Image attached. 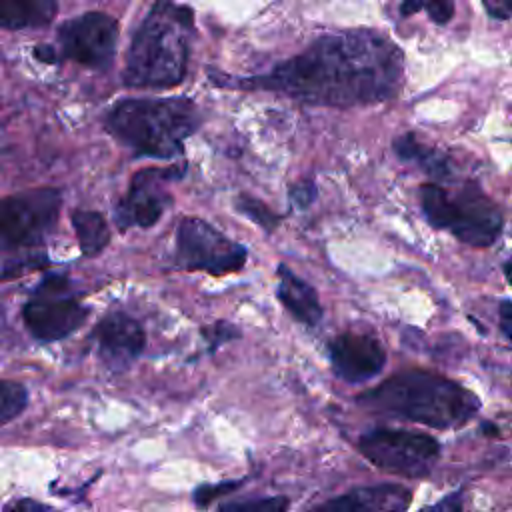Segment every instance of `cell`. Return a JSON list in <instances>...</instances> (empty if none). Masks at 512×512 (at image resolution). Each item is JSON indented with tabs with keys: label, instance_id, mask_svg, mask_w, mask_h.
I'll return each instance as SVG.
<instances>
[{
	"label": "cell",
	"instance_id": "1",
	"mask_svg": "<svg viewBox=\"0 0 512 512\" xmlns=\"http://www.w3.org/2000/svg\"><path fill=\"white\" fill-rule=\"evenodd\" d=\"M220 86L272 90L322 106H358L392 98L402 84V52L374 30L318 38L274 70L248 78H214Z\"/></svg>",
	"mask_w": 512,
	"mask_h": 512
},
{
	"label": "cell",
	"instance_id": "2",
	"mask_svg": "<svg viewBox=\"0 0 512 512\" xmlns=\"http://www.w3.org/2000/svg\"><path fill=\"white\" fill-rule=\"evenodd\" d=\"M356 402L370 412L430 428L462 426L480 408V400L472 390L426 370L398 372L360 394Z\"/></svg>",
	"mask_w": 512,
	"mask_h": 512
},
{
	"label": "cell",
	"instance_id": "3",
	"mask_svg": "<svg viewBox=\"0 0 512 512\" xmlns=\"http://www.w3.org/2000/svg\"><path fill=\"white\" fill-rule=\"evenodd\" d=\"M194 14L174 0H156L126 54L124 84L168 88L182 82L188 64V34Z\"/></svg>",
	"mask_w": 512,
	"mask_h": 512
},
{
	"label": "cell",
	"instance_id": "4",
	"mask_svg": "<svg viewBox=\"0 0 512 512\" xmlns=\"http://www.w3.org/2000/svg\"><path fill=\"white\" fill-rule=\"evenodd\" d=\"M200 112L190 98H128L106 116L108 132L144 156L174 158L196 132Z\"/></svg>",
	"mask_w": 512,
	"mask_h": 512
},
{
	"label": "cell",
	"instance_id": "5",
	"mask_svg": "<svg viewBox=\"0 0 512 512\" xmlns=\"http://www.w3.org/2000/svg\"><path fill=\"white\" fill-rule=\"evenodd\" d=\"M420 206L430 226L448 230L468 246L486 248L500 236L502 214L476 184H464L456 194L438 184H424Z\"/></svg>",
	"mask_w": 512,
	"mask_h": 512
},
{
	"label": "cell",
	"instance_id": "6",
	"mask_svg": "<svg viewBox=\"0 0 512 512\" xmlns=\"http://www.w3.org/2000/svg\"><path fill=\"white\" fill-rule=\"evenodd\" d=\"M86 318L88 308L64 274H46L22 306L24 326L40 342H58L70 336Z\"/></svg>",
	"mask_w": 512,
	"mask_h": 512
},
{
	"label": "cell",
	"instance_id": "7",
	"mask_svg": "<svg viewBox=\"0 0 512 512\" xmlns=\"http://www.w3.org/2000/svg\"><path fill=\"white\" fill-rule=\"evenodd\" d=\"M62 194L36 188L6 196L0 206V246L4 252L42 246L56 226Z\"/></svg>",
	"mask_w": 512,
	"mask_h": 512
},
{
	"label": "cell",
	"instance_id": "8",
	"mask_svg": "<svg viewBox=\"0 0 512 512\" xmlns=\"http://www.w3.org/2000/svg\"><path fill=\"white\" fill-rule=\"evenodd\" d=\"M358 450L376 468L410 478L426 476L440 456V444L422 432L372 428L358 440Z\"/></svg>",
	"mask_w": 512,
	"mask_h": 512
},
{
	"label": "cell",
	"instance_id": "9",
	"mask_svg": "<svg viewBox=\"0 0 512 512\" xmlns=\"http://www.w3.org/2000/svg\"><path fill=\"white\" fill-rule=\"evenodd\" d=\"M246 246L230 240L202 218L186 216L176 230V262L186 270L224 276L246 264Z\"/></svg>",
	"mask_w": 512,
	"mask_h": 512
},
{
	"label": "cell",
	"instance_id": "10",
	"mask_svg": "<svg viewBox=\"0 0 512 512\" xmlns=\"http://www.w3.org/2000/svg\"><path fill=\"white\" fill-rule=\"evenodd\" d=\"M58 42L64 58L88 68L104 70L114 60L118 24L104 12H86L66 20L58 28Z\"/></svg>",
	"mask_w": 512,
	"mask_h": 512
},
{
	"label": "cell",
	"instance_id": "11",
	"mask_svg": "<svg viewBox=\"0 0 512 512\" xmlns=\"http://www.w3.org/2000/svg\"><path fill=\"white\" fill-rule=\"evenodd\" d=\"M182 170L176 166L160 170L146 168L132 176L126 196L114 208V220L120 230L154 226L170 204V194L164 184L180 178Z\"/></svg>",
	"mask_w": 512,
	"mask_h": 512
},
{
	"label": "cell",
	"instance_id": "12",
	"mask_svg": "<svg viewBox=\"0 0 512 512\" xmlns=\"http://www.w3.org/2000/svg\"><path fill=\"white\" fill-rule=\"evenodd\" d=\"M328 358L336 378L362 384L382 372L386 350L370 332H344L330 340Z\"/></svg>",
	"mask_w": 512,
	"mask_h": 512
},
{
	"label": "cell",
	"instance_id": "13",
	"mask_svg": "<svg viewBox=\"0 0 512 512\" xmlns=\"http://www.w3.org/2000/svg\"><path fill=\"white\" fill-rule=\"evenodd\" d=\"M96 354L114 372L126 370L144 350L146 332L140 322L124 312H108L94 326Z\"/></svg>",
	"mask_w": 512,
	"mask_h": 512
},
{
	"label": "cell",
	"instance_id": "14",
	"mask_svg": "<svg viewBox=\"0 0 512 512\" xmlns=\"http://www.w3.org/2000/svg\"><path fill=\"white\" fill-rule=\"evenodd\" d=\"M412 492L400 484L358 486L302 512H406Z\"/></svg>",
	"mask_w": 512,
	"mask_h": 512
},
{
	"label": "cell",
	"instance_id": "15",
	"mask_svg": "<svg viewBox=\"0 0 512 512\" xmlns=\"http://www.w3.org/2000/svg\"><path fill=\"white\" fill-rule=\"evenodd\" d=\"M276 296L286 312L300 324L310 328L320 324L324 310L316 290L286 264H278L276 268Z\"/></svg>",
	"mask_w": 512,
	"mask_h": 512
},
{
	"label": "cell",
	"instance_id": "16",
	"mask_svg": "<svg viewBox=\"0 0 512 512\" xmlns=\"http://www.w3.org/2000/svg\"><path fill=\"white\" fill-rule=\"evenodd\" d=\"M58 12V0H0V24L4 30L48 26Z\"/></svg>",
	"mask_w": 512,
	"mask_h": 512
},
{
	"label": "cell",
	"instance_id": "17",
	"mask_svg": "<svg viewBox=\"0 0 512 512\" xmlns=\"http://www.w3.org/2000/svg\"><path fill=\"white\" fill-rule=\"evenodd\" d=\"M72 226L78 238L80 252L88 258L100 254L106 244L110 242V228L100 212L94 210H74L72 216Z\"/></svg>",
	"mask_w": 512,
	"mask_h": 512
},
{
	"label": "cell",
	"instance_id": "18",
	"mask_svg": "<svg viewBox=\"0 0 512 512\" xmlns=\"http://www.w3.org/2000/svg\"><path fill=\"white\" fill-rule=\"evenodd\" d=\"M394 150L402 160H410V162H418L428 174L438 176V178H446L448 176V164L444 158H440L434 150L422 146L414 134H404L400 138L394 140Z\"/></svg>",
	"mask_w": 512,
	"mask_h": 512
},
{
	"label": "cell",
	"instance_id": "19",
	"mask_svg": "<svg viewBox=\"0 0 512 512\" xmlns=\"http://www.w3.org/2000/svg\"><path fill=\"white\" fill-rule=\"evenodd\" d=\"M28 406V390L16 380L0 382V424L6 426Z\"/></svg>",
	"mask_w": 512,
	"mask_h": 512
},
{
	"label": "cell",
	"instance_id": "20",
	"mask_svg": "<svg viewBox=\"0 0 512 512\" xmlns=\"http://www.w3.org/2000/svg\"><path fill=\"white\" fill-rule=\"evenodd\" d=\"M290 500L286 496H258L226 502L218 512H288Z\"/></svg>",
	"mask_w": 512,
	"mask_h": 512
},
{
	"label": "cell",
	"instance_id": "21",
	"mask_svg": "<svg viewBox=\"0 0 512 512\" xmlns=\"http://www.w3.org/2000/svg\"><path fill=\"white\" fill-rule=\"evenodd\" d=\"M236 210L240 214H244L248 220L256 222L266 232L276 230V226L280 224V216L278 214H274L264 202H260V200L252 198V196H246V194L236 198Z\"/></svg>",
	"mask_w": 512,
	"mask_h": 512
},
{
	"label": "cell",
	"instance_id": "22",
	"mask_svg": "<svg viewBox=\"0 0 512 512\" xmlns=\"http://www.w3.org/2000/svg\"><path fill=\"white\" fill-rule=\"evenodd\" d=\"M426 10L430 20L436 24H446L454 16V0H402L400 14L412 16Z\"/></svg>",
	"mask_w": 512,
	"mask_h": 512
},
{
	"label": "cell",
	"instance_id": "23",
	"mask_svg": "<svg viewBox=\"0 0 512 512\" xmlns=\"http://www.w3.org/2000/svg\"><path fill=\"white\" fill-rule=\"evenodd\" d=\"M50 260L44 254H30V256H22V258H14V260H4L2 264V280H10L14 276H22L24 272L36 270L46 266Z\"/></svg>",
	"mask_w": 512,
	"mask_h": 512
},
{
	"label": "cell",
	"instance_id": "24",
	"mask_svg": "<svg viewBox=\"0 0 512 512\" xmlns=\"http://www.w3.org/2000/svg\"><path fill=\"white\" fill-rule=\"evenodd\" d=\"M202 336H204L206 344L210 346V350H216L218 346H222V344H226L230 340L240 338V330L234 324H230V322L218 320V322H214L210 326H204L202 328Z\"/></svg>",
	"mask_w": 512,
	"mask_h": 512
},
{
	"label": "cell",
	"instance_id": "25",
	"mask_svg": "<svg viewBox=\"0 0 512 512\" xmlns=\"http://www.w3.org/2000/svg\"><path fill=\"white\" fill-rule=\"evenodd\" d=\"M242 480H230V482H216V484H202L194 490L192 500L198 508H206L210 502H214L218 496L228 494L232 490H236V486H240Z\"/></svg>",
	"mask_w": 512,
	"mask_h": 512
},
{
	"label": "cell",
	"instance_id": "26",
	"mask_svg": "<svg viewBox=\"0 0 512 512\" xmlns=\"http://www.w3.org/2000/svg\"><path fill=\"white\" fill-rule=\"evenodd\" d=\"M288 194H290L292 202H294L298 208H306V206H310V204L314 202V198H316V186H314L310 180H302V182L290 186Z\"/></svg>",
	"mask_w": 512,
	"mask_h": 512
},
{
	"label": "cell",
	"instance_id": "27",
	"mask_svg": "<svg viewBox=\"0 0 512 512\" xmlns=\"http://www.w3.org/2000/svg\"><path fill=\"white\" fill-rule=\"evenodd\" d=\"M2 512H58V510L48 504H42L38 500H32V498H16V500L6 502Z\"/></svg>",
	"mask_w": 512,
	"mask_h": 512
},
{
	"label": "cell",
	"instance_id": "28",
	"mask_svg": "<svg viewBox=\"0 0 512 512\" xmlns=\"http://www.w3.org/2000/svg\"><path fill=\"white\" fill-rule=\"evenodd\" d=\"M460 510H462V492L458 490V492L444 496L436 504L422 508L420 512H460Z\"/></svg>",
	"mask_w": 512,
	"mask_h": 512
},
{
	"label": "cell",
	"instance_id": "29",
	"mask_svg": "<svg viewBox=\"0 0 512 512\" xmlns=\"http://www.w3.org/2000/svg\"><path fill=\"white\" fill-rule=\"evenodd\" d=\"M486 12L496 20L512 18V0H482Z\"/></svg>",
	"mask_w": 512,
	"mask_h": 512
},
{
	"label": "cell",
	"instance_id": "30",
	"mask_svg": "<svg viewBox=\"0 0 512 512\" xmlns=\"http://www.w3.org/2000/svg\"><path fill=\"white\" fill-rule=\"evenodd\" d=\"M500 330L508 340H512V300H504L500 304Z\"/></svg>",
	"mask_w": 512,
	"mask_h": 512
},
{
	"label": "cell",
	"instance_id": "31",
	"mask_svg": "<svg viewBox=\"0 0 512 512\" xmlns=\"http://www.w3.org/2000/svg\"><path fill=\"white\" fill-rule=\"evenodd\" d=\"M32 54H34L36 60H40V62H44V64H56V62H58L56 50H54L52 46H46V44H38Z\"/></svg>",
	"mask_w": 512,
	"mask_h": 512
},
{
	"label": "cell",
	"instance_id": "32",
	"mask_svg": "<svg viewBox=\"0 0 512 512\" xmlns=\"http://www.w3.org/2000/svg\"><path fill=\"white\" fill-rule=\"evenodd\" d=\"M504 274H506V278H508V282L512 284V258L506 262V266H504Z\"/></svg>",
	"mask_w": 512,
	"mask_h": 512
}]
</instances>
